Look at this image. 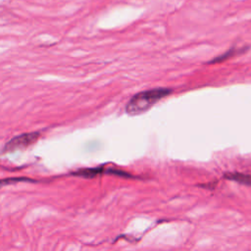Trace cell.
<instances>
[{
    "instance_id": "cell-5",
    "label": "cell",
    "mask_w": 251,
    "mask_h": 251,
    "mask_svg": "<svg viewBox=\"0 0 251 251\" xmlns=\"http://www.w3.org/2000/svg\"><path fill=\"white\" fill-rule=\"evenodd\" d=\"M22 181H33L30 178L27 177H23V176H19V177H8V178H2L0 179V188L2 186L8 185V184H13V183H18V182H22Z\"/></svg>"
},
{
    "instance_id": "cell-4",
    "label": "cell",
    "mask_w": 251,
    "mask_h": 251,
    "mask_svg": "<svg viewBox=\"0 0 251 251\" xmlns=\"http://www.w3.org/2000/svg\"><path fill=\"white\" fill-rule=\"evenodd\" d=\"M226 177L251 186V175H246L242 173H228L226 175Z\"/></svg>"
},
{
    "instance_id": "cell-2",
    "label": "cell",
    "mask_w": 251,
    "mask_h": 251,
    "mask_svg": "<svg viewBox=\"0 0 251 251\" xmlns=\"http://www.w3.org/2000/svg\"><path fill=\"white\" fill-rule=\"evenodd\" d=\"M39 138V132H27L17 135L10 139L4 146V152H13L16 150H21L27 148Z\"/></svg>"
},
{
    "instance_id": "cell-1",
    "label": "cell",
    "mask_w": 251,
    "mask_h": 251,
    "mask_svg": "<svg viewBox=\"0 0 251 251\" xmlns=\"http://www.w3.org/2000/svg\"><path fill=\"white\" fill-rule=\"evenodd\" d=\"M171 93L169 88H153L135 94L127 103L126 111L128 115H139L147 111L156 102Z\"/></svg>"
},
{
    "instance_id": "cell-6",
    "label": "cell",
    "mask_w": 251,
    "mask_h": 251,
    "mask_svg": "<svg viewBox=\"0 0 251 251\" xmlns=\"http://www.w3.org/2000/svg\"><path fill=\"white\" fill-rule=\"evenodd\" d=\"M233 53H234V50H229L228 52H226V53H225V54H223V55H221V56L215 58L211 63H219V62H222V61H224V60H226L228 57L232 56Z\"/></svg>"
},
{
    "instance_id": "cell-3",
    "label": "cell",
    "mask_w": 251,
    "mask_h": 251,
    "mask_svg": "<svg viewBox=\"0 0 251 251\" xmlns=\"http://www.w3.org/2000/svg\"><path fill=\"white\" fill-rule=\"evenodd\" d=\"M102 172H103V168L102 167L84 168V169L77 170L76 172H74L73 175L74 176H77L86 177V178H91V177H94V176L100 175Z\"/></svg>"
}]
</instances>
